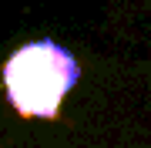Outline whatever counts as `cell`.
<instances>
[{
    "label": "cell",
    "instance_id": "6da1fadb",
    "mask_svg": "<svg viewBox=\"0 0 151 148\" xmlns=\"http://www.w3.org/2000/svg\"><path fill=\"white\" fill-rule=\"evenodd\" d=\"M77 77L81 64L67 47L57 40H34L10 54L4 67V88L24 118H54Z\"/></svg>",
    "mask_w": 151,
    "mask_h": 148
}]
</instances>
